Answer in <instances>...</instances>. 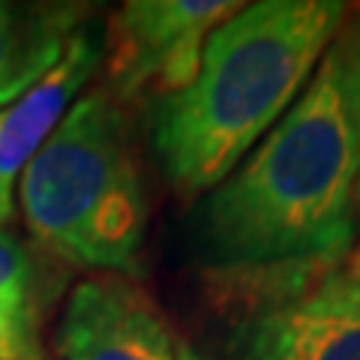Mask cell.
<instances>
[{
  "mask_svg": "<svg viewBox=\"0 0 360 360\" xmlns=\"http://www.w3.org/2000/svg\"><path fill=\"white\" fill-rule=\"evenodd\" d=\"M354 207L357 144L330 49L258 150L210 189L195 243L217 274L279 303L352 252Z\"/></svg>",
  "mask_w": 360,
  "mask_h": 360,
  "instance_id": "6da1fadb",
  "label": "cell"
},
{
  "mask_svg": "<svg viewBox=\"0 0 360 360\" xmlns=\"http://www.w3.org/2000/svg\"><path fill=\"white\" fill-rule=\"evenodd\" d=\"M345 18L336 0H262L210 33L198 75L160 103L153 148L180 195L217 189L285 117Z\"/></svg>",
  "mask_w": 360,
  "mask_h": 360,
  "instance_id": "7a4b0ae2",
  "label": "cell"
},
{
  "mask_svg": "<svg viewBox=\"0 0 360 360\" xmlns=\"http://www.w3.org/2000/svg\"><path fill=\"white\" fill-rule=\"evenodd\" d=\"M21 210L45 250L84 270L141 274L148 201L127 120L108 90H90L21 174Z\"/></svg>",
  "mask_w": 360,
  "mask_h": 360,
  "instance_id": "3957f363",
  "label": "cell"
},
{
  "mask_svg": "<svg viewBox=\"0 0 360 360\" xmlns=\"http://www.w3.org/2000/svg\"><path fill=\"white\" fill-rule=\"evenodd\" d=\"M243 4L234 0H132L115 15L108 49L111 96L135 99L180 94L198 75L201 54L222 21Z\"/></svg>",
  "mask_w": 360,
  "mask_h": 360,
  "instance_id": "277c9868",
  "label": "cell"
},
{
  "mask_svg": "<svg viewBox=\"0 0 360 360\" xmlns=\"http://www.w3.org/2000/svg\"><path fill=\"white\" fill-rule=\"evenodd\" d=\"M58 348L66 360H177L180 352L150 297L117 276L72 288Z\"/></svg>",
  "mask_w": 360,
  "mask_h": 360,
  "instance_id": "5b68a950",
  "label": "cell"
},
{
  "mask_svg": "<svg viewBox=\"0 0 360 360\" xmlns=\"http://www.w3.org/2000/svg\"><path fill=\"white\" fill-rule=\"evenodd\" d=\"M105 58V39L90 27L72 37L58 66L13 105L0 108V225L13 219L15 184L30 160L60 127L72 99Z\"/></svg>",
  "mask_w": 360,
  "mask_h": 360,
  "instance_id": "8992f818",
  "label": "cell"
},
{
  "mask_svg": "<svg viewBox=\"0 0 360 360\" xmlns=\"http://www.w3.org/2000/svg\"><path fill=\"white\" fill-rule=\"evenodd\" d=\"M234 360H360V315L319 300H279L238 330Z\"/></svg>",
  "mask_w": 360,
  "mask_h": 360,
  "instance_id": "52a82bcc",
  "label": "cell"
},
{
  "mask_svg": "<svg viewBox=\"0 0 360 360\" xmlns=\"http://www.w3.org/2000/svg\"><path fill=\"white\" fill-rule=\"evenodd\" d=\"M84 6L0 0V108L39 84L82 30Z\"/></svg>",
  "mask_w": 360,
  "mask_h": 360,
  "instance_id": "ba28073f",
  "label": "cell"
},
{
  "mask_svg": "<svg viewBox=\"0 0 360 360\" xmlns=\"http://www.w3.org/2000/svg\"><path fill=\"white\" fill-rule=\"evenodd\" d=\"M0 360H42L30 255L0 229Z\"/></svg>",
  "mask_w": 360,
  "mask_h": 360,
  "instance_id": "9c48e42d",
  "label": "cell"
},
{
  "mask_svg": "<svg viewBox=\"0 0 360 360\" xmlns=\"http://www.w3.org/2000/svg\"><path fill=\"white\" fill-rule=\"evenodd\" d=\"M333 54L340 60V75H342V94L348 105V117H352L354 129V144H357V205H360V15L348 33L333 45Z\"/></svg>",
  "mask_w": 360,
  "mask_h": 360,
  "instance_id": "30bf717a",
  "label": "cell"
},
{
  "mask_svg": "<svg viewBox=\"0 0 360 360\" xmlns=\"http://www.w3.org/2000/svg\"><path fill=\"white\" fill-rule=\"evenodd\" d=\"M309 297L324 303V307L360 315V243L352 246V252H348L330 274L321 276L319 288H315Z\"/></svg>",
  "mask_w": 360,
  "mask_h": 360,
  "instance_id": "8fae6325",
  "label": "cell"
},
{
  "mask_svg": "<svg viewBox=\"0 0 360 360\" xmlns=\"http://www.w3.org/2000/svg\"><path fill=\"white\" fill-rule=\"evenodd\" d=\"M177 360H201L193 348H186V345H180V352H177Z\"/></svg>",
  "mask_w": 360,
  "mask_h": 360,
  "instance_id": "7c38bea8",
  "label": "cell"
}]
</instances>
